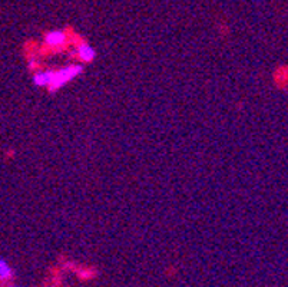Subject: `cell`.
Segmentation results:
<instances>
[{"instance_id":"6da1fadb","label":"cell","mask_w":288,"mask_h":287,"mask_svg":"<svg viewBox=\"0 0 288 287\" xmlns=\"http://www.w3.org/2000/svg\"><path fill=\"white\" fill-rule=\"evenodd\" d=\"M83 70V68L80 65H73V66H68L65 69L59 70L56 73H52V78H50L49 86L52 89H58L60 86H63L66 82L72 80L75 76H78L80 72Z\"/></svg>"},{"instance_id":"8992f818","label":"cell","mask_w":288,"mask_h":287,"mask_svg":"<svg viewBox=\"0 0 288 287\" xmlns=\"http://www.w3.org/2000/svg\"><path fill=\"white\" fill-rule=\"evenodd\" d=\"M9 287H15V286H9Z\"/></svg>"},{"instance_id":"277c9868","label":"cell","mask_w":288,"mask_h":287,"mask_svg":"<svg viewBox=\"0 0 288 287\" xmlns=\"http://www.w3.org/2000/svg\"><path fill=\"white\" fill-rule=\"evenodd\" d=\"M50 78H52V72H40V73H36L35 75V83L38 86H48L50 82Z\"/></svg>"},{"instance_id":"5b68a950","label":"cell","mask_w":288,"mask_h":287,"mask_svg":"<svg viewBox=\"0 0 288 287\" xmlns=\"http://www.w3.org/2000/svg\"><path fill=\"white\" fill-rule=\"evenodd\" d=\"M12 276V268L5 261V260H0V280H8Z\"/></svg>"},{"instance_id":"3957f363","label":"cell","mask_w":288,"mask_h":287,"mask_svg":"<svg viewBox=\"0 0 288 287\" xmlns=\"http://www.w3.org/2000/svg\"><path fill=\"white\" fill-rule=\"evenodd\" d=\"M95 49L90 48L89 45H80L79 46V56L83 62H90L95 59Z\"/></svg>"},{"instance_id":"7a4b0ae2","label":"cell","mask_w":288,"mask_h":287,"mask_svg":"<svg viewBox=\"0 0 288 287\" xmlns=\"http://www.w3.org/2000/svg\"><path fill=\"white\" fill-rule=\"evenodd\" d=\"M66 39V36H65V33L63 32H50L48 33V36H46V40H48V43L52 45V46H59L62 45L63 42Z\"/></svg>"}]
</instances>
